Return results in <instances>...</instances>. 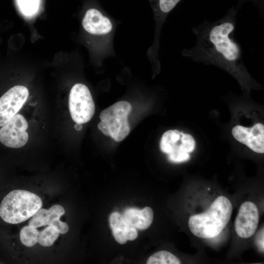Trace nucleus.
Masks as SVG:
<instances>
[{
	"label": "nucleus",
	"instance_id": "f257e3e1",
	"mask_svg": "<svg viewBox=\"0 0 264 264\" xmlns=\"http://www.w3.org/2000/svg\"><path fill=\"white\" fill-rule=\"evenodd\" d=\"M239 8L232 6L216 21L204 20L193 27L196 43L184 48L183 57L194 62L214 65L226 70L239 78H247L242 51L234 38Z\"/></svg>",
	"mask_w": 264,
	"mask_h": 264
},
{
	"label": "nucleus",
	"instance_id": "f03ea898",
	"mask_svg": "<svg viewBox=\"0 0 264 264\" xmlns=\"http://www.w3.org/2000/svg\"><path fill=\"white\" fill-rule=\"evenodd\" d=\"M231 201L218 197L206 212L191 216L188 220L190 231L202 239H211L220 234L229 222L232 213Z\"/></svg>",
	"mask_w": 264,
	"mask_h": 264
},
{
	"label": "nucleus",
	"instance_id": "7ed1b4c3",
	"mask_svg": "<svg viewBox=\"0 0 264 264\" xmlns=\"http://www.w3.org/2000/svg\"><path fill=\"white\" fill-rule=\"evenodd\" d=\"M41 198L32 192L14 190L7 194L0 204V217L5 222L17 224L32 216L42 206Z\"/></svg>",
	"mask_w": 264,
	"mask_h": 264
},
{
	"label": "nucleus",
	"instance_id": "20e7f679",
	"mask_svg": "<svg viewBox=\"0 0 264 264\" xmlns=\"http://www.w3.org/2000/svg\"><path fill=\"white\" fill-rule=\"evenodd\" d=\"M132 109L129 102L121 101L105 109L100 114L98 129L116 142L122 141L131 131L128 117Z\"/></svg>",
	"mask_w": 264,
	"mask_h": 264
},
{
	"label": "nucleus",
	"instance_id": "39448f33",
	"mask_svg": "<svg viewBox=\"0 0 264 264\" xmlns=\"http://www.w3.org/2000/svg\"><path fill=\"white\" fill-rule=\"evenodd\" d=\"M159 145L161 152L167 154L169 161L181 163L190 159L189 153L195 150L196 142L190 134L170 130L163 134Z\"/></svg>",
	"mask_w": 264,
	"mask_h": 264
},
{
	"label": "nucleus",
	"instance_id": "423d86ee",
	"mask_svg": "<svg viewBox=\"0 0 264 264\" xmlns=\"http://www.w3.org/2000/svg\"><path fill=\"white\" fill-rule=\"evenodd\" d=\"M69 110L71 117L75 123L88 122L95 112V104L88 88L83 84H75L69 96Z\"/></svg>",
	"mask_w": 264,
	"mask_h": 264
},
{
	"label": "nucleus",
	"instance_id": "0eeeda50",
	"mask_svg": "<svg viewBox=\"0 0 264 264\" xmlns=\"http://www.w3.org/2000/svg\"><path fill=\"white\" fill-rule=\"evenodd\" d=\"M82 26L87 33L101 40L108 50L113 25L108 17L97 9H89L83 19Z\"/></svg>",
	"mask_w": 264,
	"mask_h": 264
},
{
	"label": "nucleus",
	"instance_id": "6e6552de",
	"mask_svg": "<svg viewBox=\"0 0 264 264\" xmlns=\"http://www.w3.org/2000/svg\"><path fill=\"white\" fill-rule=\"evenodd\" d=\"M28 124L24 117L17 114L0 128V144L6 148L17 149L25 145L28 139Z\"/></svg>",
	"mask_w": 264,
	"mask_h": 264
},
{
	"label": "nucleus",
	"instance_id": "1a4fd4ad",
	"mask_svg": "<svg viewBox=\"0 0 264 264\" xmlns=\"http://www.w3.org/2000/svg\"><path fill=\"white\" fill-rule=\"evenodd\" d=\"M181 0H154V6L155 32L154 42L148 52V57L154 64L160 62L158 56L162 27L169 13Z\"/></svg>",
	"mask_w": 264,
	"mask_h": 264
},
{
	"label": "nucleus",
	"instance_id": "9d476101",
	"mask_svg": "<svg viewBox=\"0 0 264 264\" xmlns=\"http://www.w3.org/2000/svg\"><path fill=\"white\" fill-rule=\"evenodd\" d=\"M259 220V211L253 202L242 203L235 219L234 226L237 235L242 238L252 237L257 230Z\"/></svg>",
	"mask_w": 264,
	"mask_h": 264
},
{
	"label": "nucleus",
	"instance_id": "9b49d317",
	"mask_svg": "<svg viewBox=\"0 0 264 264\" xmlns=\"http://www.w3.org/2000/svg\"><path fill=\"white\" fill-rule=\"evenodd\" d=\"M232 134L235 139L253 152L264 154V125L262 123H256L251 127L235 126L232 130Z\"/></svg>",
	"mask_w": 264,
	"mask_h": 264
},
{
	"label": "nucleus",
	"instance_id": "f8f14e48",
	"mask_svg": "<svg viewBox=\"0 0 264 264\" xmlns=\"http://www.w3.org/2000/svg\"><path fill=\"white\" fill-rule=\"evenodd\" d=\"M109 221L113 236L118 243L124 244L128 240L133 241L137 237L136 228L128 224L119 213L111 214Z\"/></svg>",
	"mask_w": 264,
	"mask_h": 264
},
{
	"label": "nucleus",
	"instance_id": "ddd939ff",
	"mask_svg": "<svg viewBox=\"0 0 264 264\" xmlns=\"http://www.w3.org/2000/svg\"><path fill=\"white\" fill-rule=\"evenodd\" d=\"M123 216L131 226L140 230H145L153 222L154 213L150 207H145L142 210L130 208L125 210Z\"/></svg>",
	"mask_w": 264,
	"mask_h": 264
},
{
	"label": "nucleus",
	"instance_id": "4468645a",
	"mask_svg": "<svg viewBox=\"0 0 264 264\" xmlns=\"http://www.w3.org/2000/svg\"><path fill=\"white\" fill-rule=\"evenodd\" d=\"M147 264H180L179 259L170 252L162 250L151 256L147 260Z\"/></svg>",
	"mask_w": 264,
	"mask_h": 264
},
{
	"label": "nucleus",
	"instance_id": "2eb2a0df",
	"mask_svg": "<svg viewBox=\"0 0 264 264\" xmlns=\"http://www.w3.org/2000/svg\"><path fill=\"white\" fill-rule=\"evenodd\" d=\"M57 229L51 225L39 232L38 242L43 246H51L59 235Z\"/></svg>",
	"mask_w": 264,
	"mask_h": 264
},
{
	"label": "nucleus",
	"instance_id": "dca6fc26",
	"mask_svg": "<svg viewBox=\"0 0 264 264\" xmlns=\"http://www.w3.org/2000/svg\"><path fill=\"white\" fill-rule=\"evenodd\" d=\"M39 231L37 228L28 225L23 227L20 231L22 243L28 247H31L38 242Z\"/></svg>",
	"mask_w": 264,
	"mask_h": 264
},
{
	"label": "nucleus",
	"instance_id": "f3484780",
	"mask_svg": "<svg viewBox=\"0 0 264 264\" xmlns=\"http://www.w3.org/2000/svg\"><path fill=\"white\" fill-rule=\"evenodd\" d=\"M50 223V212L49 210L41 208L32 216L29 221V225L38 228L46 225Z\"/></svg>",
	"mask_w": 264,
	"mask_h": 264
},
{
	"label": "nucleus",
	"instance_id": "a211bd4d",
	"mask_svg": "<svg viewBox=\"0 0 264 264\" xmlns=\"http://www.w3.org/2000/svg\"><path fill=\"white\" fill-rule=\"evenodd\" d=\"M17 3L23 14L31 16L38 11L40 0H17Z\"/></svg>",
	"mask_w": 264,
	"mask_h": 264
},
{
	"label": "nucleus",
	"instance_id": "6ab92c4d",
	"mask_svg": "<svg viewBox=\"0 0 264 264\" xmlns=\"http://www.w3.org/2000/svg\"><path fill=\"white\" fill-rule=\"evenodd\" d=\"M49 211L50 212L49 224L52 220L57 219H60L65 213L64 208L59 204H55L52 206L50 208Z\"/></svg>",
	"mask_w": 264,
	"mask_h": 264
},
{
	"label": "nucleus",
	"instance_id": "aec40b11",
	"mask_svg": "<svg viewBox=\"0 0 264 264\" xmlns=\"http://www.w3.org/2000/svg\"><path fill=\"white\" fill-rule=\"evenodd\" d=\"M49 225L54 227L59 233L63 234L66 233L69 230L68 225L66 223L61 221L60 219L52 220Z\"/></svg>",
	"mask_w": 264,
	"mask_h": 264
},
{
	"label": "nucleus",
	"instance_id": "412c9836",
	"mask_svg": "<svg viewBox=\"0 0 264 264\" xmlns=\"http://www.w3.org/2000/svg\"><path fill=\"white\" fill-rule=\"evenodd\" d=\"M250 1L254 2L259 8L260 13L263 15L264 0H239V4L237 6L238 8L245 1Z\"/></svg>",
	"mask_w": 264,
	"mask_h": 264
},
{
	"label": "nucleus",
	"instance_id": "4be33fe9",
	"mask_svg": "<svg viewBox=\"0 0 264 264\" xmlns=\"http://www.w3.org/2000/svg\"><path fill=\"white\" fill-rule=\"evenodd\" d=\"M256 243L259 249L261 252L264 251V229L263 228L260 232V234L257 235Z\"/></svg>",
	"mask_w": 264,
	"mask_h": 264
},
{
	"label": "nucleus",
	"instance_id": "5701e85b",
	"mask_svg": "<svg viewBox=\"0 0 264 264\" xmlns=\"http://www.w3.org/2000/svg\"><path fill=\"white\" fill-rule=\"evenodd\" d=\"M74 129L78 131H81L82 129V124L76 123V124L74 125Z\"/></svg>",
	"mask_w": 264,
	"mask_h": 264
}]
</instances>
